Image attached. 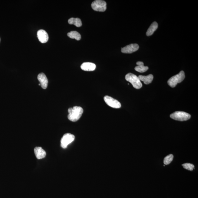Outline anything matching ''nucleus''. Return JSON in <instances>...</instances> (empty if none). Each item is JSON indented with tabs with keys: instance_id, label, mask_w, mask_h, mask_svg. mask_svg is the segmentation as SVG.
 I'll list each match as a JSON object with an SVG mask.
<instances>
[{
	"instance_id": "f257e3e1",
	"label": "nucleus",
	"mask_w": 198,
	"mask_h": 198,
	"mask_svg": "<svg viewBox=\"0 0 198 198\" xmlns=\"http://www.w3.org/2000/svg\"><path fill=\"white\" fill-rule=\"evenodd\" d=\"M68 118L70 121L76 122L81 118L83 112V109L80 107L75 106L69 108L68 110Z\"/></svg>"
},
{
	"instance_id": "f03ea898",
	"label": "nucleus",
	"mask_w": 198,
	"mask_h": 198,
	"mask_svg": "<svg viewBox=\"0 0 198 198\" xmlns=\"http://www.w3.org/2000/svg\"><path fill=\"white\" fill-rule=\"evenodd\" d=\"M125 80L131 83L135 89H139L142 86V85L137 76L133 74H128L125 76Z\"/></svg>"
},
{
	"instance_id": "7ed1b4c3",
	"label": "nucleus",
	"mask_w": 198,
	"mask_h": 198,
	"mask_svg": "<svg viewBox=\"0 0 198 198\" xmlns=\"http://www.w3.org/2000/svg\"><path fill=\"white\" fill-rule=\"evenodd\" d=\"M184 71H181L179 73L172 77L168 81V85L172 88L175 87L178 83L182 82L185 78Z\"/></svg>"
},
{
	"instance_id": "20e7f679",
	"label": "nucleus",
	"mask_w": 198,
	"mask_h": 198,
	"mask_svg": "<svg viewBox=\"0 0 198 198\" xmlns=\"http://www.w3.org/2000/svg\"><path fill=\"white\" fill-rule=\"evenodd\" d=\"M170 117L173 120L179 121H184L189 120L191 118V115L186 112L177 111L171 114Z\"/></svg>"
},
{
	"instance_id": "39448f33",
	"label": "nucleus",
	"mask_w": 198,
	"mask_h": 198,
	"mask_svg": "<svg viewBox=\"0 0 198 198\" xmlns=\"http://www.w3.org/2000/svg\"><path fill=\"white\" fill-rule=\"evenodd\" d=\"M91 6L92 8L95 11L97 12H103L106 10L107 3L104 1L96 0L92 2Z\"/></svg>"
},
{
	"instance_id": "423d86ee",
	"label": "nucleus",
	"mask_w": 198,
	"mask_h": 198,
	"mask_svg": "<svg viewBox=\"0 0 198 198\" xmlns=\"http://www.w3.org/2000/svg\"><path fill=\"white\" fill-rule=\"evenodd\" d=\"M75 136L70 133L65 134L63 135L61 140V146L63 149L67 148L68 145L73 142Z\"/></svg>"
},
{
	"instance_id": "0eeeda50",
	"label": "nucleus",
	"mask_w": 198,
	"mask_h": 198,
	"mask_svg": "<svg viewBox=\"0 0 198 198\" xmlns=\"http://www.w3.org/2000/svg\"><path fill=\"white\" fill-rule=\"evenodd\" d=\"M104 100L108 105L114 108H119L121 107L120 103L112 97L107 96H105L104 97Z\"/></svg>"
},
{
	"instance_id": "6e6552de",
	"label": "nucleus",
	"mask_w": 198,
	"mask_h": 198,
	"mask_svg": "<svg viewBox=\"0 0 198 198\" xmlns=\"http://www.w3.org/2000/svg\"><path fill=\"white\" fill-rule=\"evenodd\" d=\"M139 48V46L137 44H131L122 48L121 52L123 53L131 54L137 51Z\"/></svg>"
},
{
	"instance_id": "1a4fd4ad",
	"label": "nucleus",
	"mask_w": 198,
	"mask_h": 198,
	"mask_svg": "<svg viewBox=\"0 0 198 198\" xmlns=\"http://www.w3.org/2000/svg\"><path fill=\"white\" fill-rule=\"evenodd\" d=\"M37 36L40 41L41 43L47 42L48 40V35L45 30H41L37 32Z\"/></svg>"
},
{
	"instance_id": "9d476101",
	"label": "nucleus",
	"mask_w": 198,
	"mask_h": 198,
	"mask_svg": "<svg viewBox=\"0 0 198 198\" xmlns=\"http://www.w3.org/2000/svg\"><path fill=\"white\" fill-rule=\"evenodd\" d=\"M37 79H38L42 88L44 89H46L47 87L48 80L47 77L46 75L41 73L38 74L37 76Z\"/></svg>"
},
{
	"instance_id": "9b49d317",
	"label": "nucleus",
	"mask_w": 198,
	"mask_h": 198,
	"mask_svg": "<svg viewBox=\"0 0 198 198\" xmlns=\"http://www.w3.org/2000/svg\"><path fill=\"white\" fill-rule=\"evenodd\" d=\"M34 152L36 157L38 159H42L46 157V151L40 147H36L34 149Z\"/></svg>"
},
{
	"instance_id": "f8f14e48",
	"label": "nucleus",
	"mask_w": 198,
	"mask_h": 198,
	"mask_svg": "<svg viewBox=\"0 0 198 198\" xmlns=\"http://www.w3.org/2000/svg\"><path fill=\"white\" fill-rule=\"evenodd\" d=\"M81 69L85 71H93L96 68V65L91 63H84L81 65Z\"/></svg>"
},
{
	"instance_id": "ddd939ff",
	"label": "nucleus",
	"mask_w": 198,
	"mask_h": 198,
	"mask_svg": "<svg viewBox=\"0 0 198 198\" xmlns=\"http://www.w3.org/2000/svg\"><path fill=\"white\" fill-rule=\"evenodd\" d=\"M137 66L135 68L136 71L140 73L146 72L149 69L147 66H144V63L142 61H138L136 63Z\"/></svg>"
},
{
	"instance_id": "4468645a",
	"label": "nucleus",
	"mask_w": 198,
	"mask_h": 198,
	"mask_svg": "<svg viewBox=\"0 0 198 198\" xmlns=\"http://www.w3.org/2000/svg\"><path fill=\"white\" fill-rule=\"evenodd\" d=\"M138 77L140 80L143 81L145 85H148L151 83L153 79V76L151 74L146 76L139 75Z\"/></svg>"
},
{
	"instance_id": "2eb2a0df",
	"label": "nucleus",
	"mask_w": 198,
	"mask_h": 198,
	"mask_svg": "<svg viewBox=\"0 0 198 198\" xmlns=\"http://www.w3.org/2000/svg\"><path fill=\"white\" fill-rule=\"evenodd\" d=\"M158 27V24L156 22H154L147 30L146 33L147 36H149L153 35L154 32L157 29Z\"/></svg>"
},
{
	"instance_id": "dca6fc26",
	"label": "nucleus",
	"mask_w": 198,
	"mask_h": 198,
	"mask_svg": "<svg viewBox=\"0 0 198 198\" xmlns=\"http://www.w3.org/2000/svg\"><path fill=\"white\" fill-rule=\"evenodd\" d=\"M68 23L70 25H74L77 27H80L82 26V22L80 19L74 18H71L68 20Z\"/></svg>"
},
{
	"instance_id": "f3484780",
	"label": "nucleus",
	"mask_w": 198,
	"mask_h": 198,
	"mask_svg": "<svg viewBox=\"0 0 198 198\" xmlns=\"http://www.w3.org/2000/svg\"><path fill=\"white\" fill-rule=\"evenodd\" d=\"M68 36L71 39H74L77 41H79L81 39V35L76 31H72L67 34Z\"/></svg>"
},
{
	"instance_id": "a211bd4d",
	"label": "nucleus",
	"mask_w": 198,
	"mask_h": 198,
	"mask_svg": "<svg viewBox=\"0 0 198 198\" xmlns=\"http://www.w3.org/2000/svg\"><path fill=\"white\" fill-rule=\"evenodd\" d=\"M173 156L172 154H170L168 156H166L164 158V165H167L170 164V163L172 162L173 159Z\"/></svg>"
},
{
	"instance_id": "6ab92c4d",
	"label": "nucleus",
	"mask_w": 198,
	"mask_h": 198,
	"mask_svg": "<svg viewBox=\"0 0 198 198\" xmlns=\"http://www.w3.org/2000/svg\"><path fill=\"white\" fill-rule=\"evenodd\" d=\"M182 166L184 168L189 171H192L195 168L194 165L192 164L189 163L183 164Z\"/></svg>"
}]
</instances>
